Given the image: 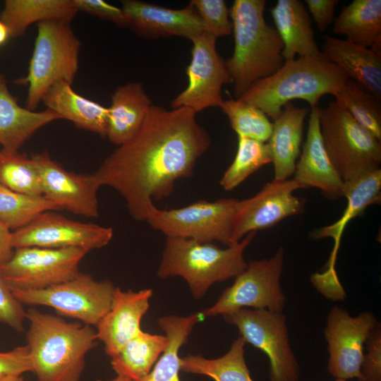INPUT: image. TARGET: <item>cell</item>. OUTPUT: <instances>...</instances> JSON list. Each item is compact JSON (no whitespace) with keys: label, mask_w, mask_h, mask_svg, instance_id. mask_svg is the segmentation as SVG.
<instances>
[{"label":"cell","mask_w":381,"mask_h":381,"mask_svg":"<svg viewBox=\"0 0 381 381\" xmlns=\"http://www.w3.org/2000/svg\"><path fill=\"white\" fill-rule=\"evenodd\" d=\"M196 114L152 104L137 133L92 173L100 187L120 193L135 220L147 221L157 207L153 200L169 197L177 180L190 177L209 149L210 137Z\"/></svg>","instance_id":"1"},{"label":"cell","mask_w":381,"mask_h":381,"mask_svg":"<svg viewBox=\"0 0 381 381\" xmlns=\"http://www.w3.org/2000/svg\"><path fill=\"white\" fill-rule=\"evenodd\" d=\"M27 346L37 381H79L85 356L97 344L92 326L34 308L26 311Z\"/></svg>","instance_id":"2"},{"label":"cell","mask_w":381,"mask_h":381,"mask_svg":"<svg viewBox=\"0 0 381 381\" xmlns=\"http://www.w3.org/2000/svg\"><path fill=\"white\" fill-rule=\"evenodd\" d=\"M265 0H235L229 10L234 49L225 66L236 98L284 62L283 43L275 28L265 20Z\"/></svg>","instance_id":"3"},{"label":"cell","mask_w":381,"mask_h":381,"mask_svg":"<svg viewBox=\"0 0 381 381\" xmlns=\"http://www.w3.org/2000/svg\"><path fill=\"white\" fill-rule=\"evenodd\" d=\"M347 78L322 52L285 61L277 71L254 83L238 99L259 108L274 121L294 99L305 100L310 108L318 107L322 96H334Z\"/></svg>","instance_id":"4"},{"label":"cell","mask_w":381,"mask_h":381,"mask_svg":"<svg viewBox=\"0 0 381 381\" xmlns=\"http://www.w3.org/2000/svg\"><path fill=\"white\" fill-rule=\"evenodd\" d=\"M255 234L250 232L226 248L212 243L167 237L157 274L161 279L182 277L193 296L200 299L214 284L236 277L246 270L243 253Z\"/></svg>","instance_id":"5"},{"label":"cell","mask_w":381,"mask_h":381,"mask_svg":"<svg viewBox=\"0 0 381 381\" xmlns=\"http://www.w3.org/2000/svg\"><path fill=\"white\" fill-rule=\"evenodd\" d=\"M326 152L344 183L380 169L381 143L336 101L318 109Z\"/></svg>","instance_id":"6"},{"label":"cell","mask_w":381,"mask_h":381,"mask_svg":"<svg viewBox=\"0 0 381 381\" xmlns=\"http://www.w3.org/2000/svg\"><path fill=\"white\" fill-rule=\"evenodd\" d=\"M80 42L70 23L47 20L37 23L28 73L18 83L28 85L27 108L35 111L46 92L55 83L72 84L78 69Z\"/></svg>","instance_id":"7"},{"label":"cell","mask_w":381,"mask_h":381,"mask_svg":"<svg viewBox=\"0 0 381 381\" xmlns=\"http://www.w3.org/2000/svg\"><path fill=\"white\" fill-rule=\"evenodd\" d=\"M284 262L283 247H279L270 258L249 262L217 301L200 314L204 318L224 316L241 308L282 313L286 302L280 284Z\"/></svg>","instance_id":"8"},{"label":"cell","mask_w":381,"mask_h":381,"mask_svg":"<svg viewBox=\"0 0 381 381\" xmlns=\"http://www.w3.org/2000/svg\"><path fill=\"white\" fill-rule=\"evenodd\" d=\"M116 286L109 280H97L80 272L65 282L39 290H12L24 306L52 308L58 315L96 326L109 310Z\"/></svg>","instance_id":"9"},{"label":"cell","mask_w":381,"mask_h":381,"mask_svg":"<svg viewBox=\"0 0 381 381\" xmlns=\"http://www.w3.org/2000/svg\"><path fill=\"white\" fill-rule=\"evenodd\" d=\"M238 200L222 198L199 200L181 208L156 207L146 221L166 237L190 239L200 243L219 241L233 245L232 230Z\"/></svg>","instance_id":"10"},{"label":"cell","mask_w":381,"mask_h":381,"mask_svg":"<svg viewBox=\"0 0 381 381\" xmlns=\"http://www.w3.org/2000/svg\"><path fill=\"white\" fill-rule=\"evenodd\" d=\"M246 343L267 355L270 381H300V367L291 349L286 316L267 310L241 308L223 316Z\"/></svg>","instance_id":"11"},{"label":"cell","mask_w":381,"mask_h":381,"mask_svg":"<svg viewBox=\"0 0 381 381\" xmlns=\"http://www.w3.org/2000/svg\"><path fill=\"white\" fill-rule=\"evenodd\" d=\"M87 253L74 248H17L11 258L0 265V274L11 290L43 289L77 276L79 264Z\"/></svg>","instance_id":"12"},{"label":"cell","mask_w":381,"mask_h":381,"mask_svg":"<svg viewBox=\"0 0 381 381\" xmlns=\"http://www.w3.org/2000/svg\"><path fill=\"white\" fill-rule=\"evenodd\" d=\"M54 211H44L23 227L12 231L13 248H74L90 252L106 246L113 237L110 227L74 221Z\"/></svg>","instance_id":"13"},{"label":"cell","mask_w":381,"mask_h":381,"mask_svg":"<svg viewBox=\"0 0 381 381\" xmlns=\"http://www.w3.org/2000/svg\"><path fill=\"white\" fill-rule=\"evenodd\" d=\"M377 322L371 312L352 317L341 307L331 308L324 334L329 353L327 370L332 377L362 381L364 344Z\"/></svg>","instance_id":"14"},{"label":"cell","mask_w":381,"mask_h":381,"mask_svg":"<svg viewBox=\"0 0 381 381\" xmlns=\"http://www.w3.org/2000/svg\"><path fill=\"white\" fill-rule=\"evenodd\" d=\"M191 61L186 68L187 87L171 102L172 109L186 107L198 113L221 107L222 87L231 83L225 61L216 49L217 38L203 32L192 38Z\"/></svg>","instance_id":"15"},{"label":"cell","mask_w":381,"mask_h":381,"mask_svg":"<svg viewBox=\"0 0 381 381\" xmlns=\"http://www.w3.org/2000/svg\"><path fill=\"white\" fill-rule=\"evenodd\" d=\"M302 188L294 179H273L255 195L238 201L232 230L233 244L250 232L269 229L283 219L301 214L306 200L294 192Z\"/></svg>","instance_id":"16"},{"label":"cell","mask_w":381,"mask_h":381,"mask_svg":"<svg viewBox=\"0 0 381 381\" xmlns=\"http://www.w3.org/2000/svg\"><path fill=\"white\" fill-rule=\"evenodd\" d=\"M344 197L347 199V206L340 219L332 224L313 230L310 234V238L315 240L325 238L334 239L333 250L324 271L310 276V282L314 287L326 294H336L343 289L335 269L341 238L352 219L361 216L368 206L380 203L381 169L344 183Z\"/></svg>","instance_id":"17"},{"label":"cell","mask_w":381,"mask_h":381,"mask_svg":"<svg viewBox=\"0 0 381 381\" xmlns=\"http://www.w3.org/2000/svg\"><path fill=\"white\" fill-rule=\"evenodd\" d=\"M40 174L43 195L72 213L87 217L99 215L97 192L100 187L92 174L68 171L44 152L31 156Z\"/></svg>","instance_id":"18"},{"label":"cell","mask_w":381,"mask_h":381,"mask_svg":"<svg viewBox=\"0 0 381 381\" xmlns=\"http://www.w3.org/2000/svg\"><path fill=\"white\" fill-rule=\"evenodd\" d=\"M121 5L128 27L140 37L177 36L190 40L205 32L202 22L190 4L179 9L139 0H123Z\"/></svg>","instance_id":"19"},{"label":"cell","mask_w":381,"mask_h":381,"mask_svg":"<svg viewBox=\"0 0 381 381\" xmlns=\"http://www.w3.org/2000/svg\"><path fill=\"white\" fill-rule=\"evenodd\" d=\"M152 290L123 291L116 287L111 306L96 325L97 340L104 345L105 353L114 356L121 348L142 329V318L150 307Z\"/></svg>","instance_id":"20"},{"label":"cell","mask_w":381,"mask_h":381,"mask_svg":"<svg viewBox=\"0 0 381 381\" xmlns=\"http://www.w3.org/2000/svg\"><path fill=\"white\" fill-rule=\"evenodd\" d=\"M318 106L310 108L306 140L296 164L294 179L302 188H317L327 198L344 197V183L332 163L320 133Z\"/></svg>","instance_id":"21"},{"label":"cell","mask_w":381,"mask_h":381,"mask_svg":"<svg viewBox=\"0 0 381 381\" xmlns=\"http://www.w3.org/2000/svg\"><path fill=\"white\" fill-rule=\"evenodd\" d=\"M310 110L289 102L273 121L272 133L267 143L274 165V180L288 179L294 174L301 150L304 121Z\"/></svg>","instance_id":"22"},{"label":"cell","mask_w":381,"mask_h":381,"mask_svg":"<svg viewBox=\"0 0 381 381\" xmlns=\"http://www.w3.org/2000/svg\"><path fill=\"white\" fill-rule=\"evenodd\" d=\"M270 13L283 43L285 61L299 57H313L322 52L315 39L310 16L298 0H278Z\"/></svg>","instance_id":"23"},{"label":"cell","mask_w":381,"mask_h":381,"mask_svg":"<svg viewBox=\"0 0 381 381\" xmlns=\"http://www.w3.org/2000/svg\"><path fill=\"white\" fill-rule=\"evenodd\" d=\"M322 52L349 78L381 99V54L330 35L324 36Z\"/></svg>","instance_id":"24"},{"label":"cell","mask_w":381,"mask_h":381,"mask_svg":"<svg viewBox=\"0 0 381 381\" xmlns=\"http://www.w3.org/2000/svg\"><path fill=\"white\" fill-rule=\"evenodd\" d=\"M58 119H61L59 114L50 109L35 111L20 107L0 71V145L3 149L18 150L37 130Z\"/></svg>","instance_id":"25"},{"label":"cell","mask_w":381,"mask_h":381,"mask_svg":"<svg viewBox=\"0 0 381 381\" xmlns=\"http://www.w3.org/2000/svg\"><path fill=\"white\" fill-rule=\"evenodd\" d=\"M152 105L140 83L119 86L108 108L106 137L117 146L127 142L139 130Z\"/></svg>","instance_id":"26"},{"label":"cell","mask_w":381,"mask_h":381,"mask_svg":"<svg viewBox=\"0 0 381 381\" xmlns=\"http://www.w3.org/2000/svg\"><path fill=\"white\" fill-rule=\"evenodd\" d=\"M42 102L61 119L73 122L78 128L107 136L108 108L84 97L65 81L54 84L44 94Z\"/></svg>","instance_id":"27"},{"label":"cell","mask_w":381,"mask_h":381,"mask_svg":"<svg viewBox=\"0 0 381 381\" xmlns=\"http://www.w3.org/2000/svg\"><path fill=\"white\" fill-rule=\"evenodd\" d=\"M333 32L381 54V0H353L333 21Z\"/></svg>","instance_id":"28"},{"label":"cell","mask_w":381,"mask_h":381,"mask_svg":"<svg viewBox=\"0 0 381 381\" xmlns=\"http://www.w3.org/2000/svg\"><path fill=\"white\" fill-rule=\"evenodd\" d=\"M78 11L73 0H6L0 20L8 27L11 37H18L34 23H70Z\"/></svg>","instance_id":"29"},{"label":"cell","mask_w":381,"mask_h":381,"mask_svg":"<svg viewBox=\"0 0 381 381\" xmlns=\"http://www.w3.org/2000/svg\"><path fill=\"white\" fill-rule=\"evenodd\" d=\"M203 318L200 312L187 316L160 317L157 322L167 337V346L151 371L136 381H180V349L187 342L194 326Z\"/></svg>","instance_id":"30"},{"label":"cell","mask_w":381,"mask_h":381,"mask_svg":"<svg viewBox=\"0 0 381 381\" xmlns=\"http://www.w3.org/2000/svg\"><path fill=\"white\" fill-rule=\"evenodd\" d=\"M167 344L165 335L142 330L111 358V368L117 375L138 380L151 371Z\"/></svg>","instance_id":"31"},{"label":"cell","mask_w":381,"mask_h":381,"mask_svg":"<svg viewBox=\"0 0 381 381\" xmlns=\"http://www.w3.org/2000/svg\"><path fill=\"white\" fill-rule=\"evenodd\" d=\"M246 341L238 337L234 340L229 351L217 358H206L200 355L181 357V370L208 376L214 381H255L246 363Z\"/></svg>","instance_id":"32"},{"label":"cell","mask_w":381,"mask_h":381,"mask_svg":"<svg viewBox=\"0 0 381 381\" xmlns=\"http://www.w3.org/2000/svg\"><path fill=\"white\" fill-rule=\"evenodd\" d=\"M334 97L358 123L381 140V99L351 78Z\"/></svg>","instance_id":"33"},{"label":"cell","mask_w":381,"mask_h":381,"mask_svg":"<svg viewBox=\"0 0 381 381\" xmlns=\"http://www.w3.org/2000/svg\"><path fill=\"white\" fill-rule=\"evenodd\" d=\"M272 163L267 143L238 137L235 157L224 171L219 184L226 191L232 190L260 168Z\"/></svg>","instance_id":"34"},{"label":"cell","mask_w":381,"mask_h":381,"mask_svg":"<svg viewBox=\"0 0 381 381\" xmlns=\"http://www.w3.org/2000/svg\"><path fill=\"white\" fill-rule=\"evenodd\" d=\"M0 185L23 194L43 195L40 174L31 157L18 150H0Z\"/></svg>","instance_id":"35"},{"label":"cell","mask_w":381,"mask_h":381,"mask_svg":"<svg viewBox=\"0 0 381 381\" xmlns=\"http://www.w3.org/2000/svg\"><path fill=\"white\" fill-rule=\"evenodd\" d=\"M59 210L44 195L23 194L0 185V221L10 230L23 227L44 211Z\"/></svg>","instance_id":"36"},{"label":"cell","mask_w":381,"mask_h":381,"mask_svg":"<svg viewBox=\"0 0 381 381\" xmlns=\"http://www.w3.org/2000/svg\"><path fill=\"white\" fill-rule=\"evenodd\" d=\"M221 108L237 137L267 142L272 133V123L259 108L238 98L224 100Z\"/></svg>","instance_id":"37"},{"label":"cell","mask_w":381,"mask_h":381,"mask_svg":"<svg viewBox=\"0 0 381 381\" xmlns=\"http://www.w3.org/2000/svg\"><path fill=\"white\" fill-rule=\"evenodd\" d=\"M190 4L197 11L205 32L215 38L229 35L232 23L230 11L224 0H192Z\"/></svg>","instance_id":"38"},{"label":"cell","mask_w":381,"mask_h":381,"mask_svg":"<svg viewBox=\"0 0 381 381\" xmlns=\"http://www.w3.org/2000/svg\"><path fill=\"white\" fill-rule=\"evenodd\" d=\"M26 310L16 298L11 289L0 274V324H5L18 332L24 329Z\"/></svg>","instance_id":"39"},{"label":"cell","mask_w":381,"mask_h":381,"mask_svg":"<svg viewBox=\"0 0 381 381\" xmlns=\"http://www.w3.org/2000/svg\"><path fill=\"white\" fill-rule=\"evenodd\" d=\"M365 344L361 365L362 381H381V327L377 322L370 332Z\"/></svg>","instance_id":"40"},{"label":"cell","mask_w":381,"mask_h":381,"mask_svg":"<svg viewBox=\"0 0 381 381\" xmlns=\"http://www.w3.org/2000/svg\"><path fill=\"white\" fill-rule=\"evenodd\" d=\"M78 9L110 21L120 27H128V20L121 8L116 7L103 0H73Z\"/></svg>","instance_id":"41"},{"label":"cell","mask_w":381,"mask_h":381,"mask_svg":"<svg viewBox=\"0 0 381 381\" xmlns=\"http://www.w3.org/2000/svg\"><path fill=\"white\" fill-rule=\"evenodd\" d=\"M32 371L27 345L17 346L8 351H0V376L22 375Z\"/></svg>","instance_id":"42"},{"label":"cell","mask_w":381,"mask_h":381,"mask_svg":"<svg viewBox=\"0 0 381 381\" xmlns=\"http://www.w3.org/2000/svg\"><path fill=\"white\" fill-rule=\"evenodd\" d=\"M308 11L318 30L325 31L334 21L338 0H306Z\"/></svg>","instance_id":"43"},{"label":"cell","mask_w":381,"mask_h":381,"mask_svg":"<svg viewBox=\"0 0 381 381\" xmlns=\"http://www.w3.org/2000/svg\"><path fill=\"white\" fill-rule=\"evenodd\" d=\"M11 233L12 231L0 221V265L7 262L13 253Z\"/></svg>","instance_id":"44"},{"label":"cell","mask_w":381,"mask_h":381,"mask_svg":"<svg viewBox=\"0 0 381 381\" xmlns=\"http://www.w3.org/2000/svg\"><path fill=\"white\" fill-rule=\"evenodd\" d=\"M11 37L8 27L0 20V46L3 45Z\"/></svg>","instance_id":"45"},{"label":"cell","mask_w":381,"mask_h":381,"mask_svg":"<svg viewBox=\"0 0 381 381\" xmlns=\"http://www.w3.org/2000/svg\"><path fill=\"white\" fill-rule=\"evenodd\" d=\"M0 381H25L21 375H8L0 376Z\"/></svg>","instance_id":"46"},{"label":"cell","mask_w":381,"mask_h":381,"mask_svg":"<svg viewBox=\"0 0 381 381\" xmlns=\"http://www.w3.org/2000/svg\"><path fill=\"white\" fill-rule=\"evenodd\" d=\"M96 381H132V380L123 376L116 375V376L114 378L111 379V380H97Z\"/></svg>","instance_id":"47"},{"label":"cell","mask_w":381,"mask_h":381,"mask_svg":"<svg viewBox=\"0 0 381 381\" xmlns=\"http://www.w3.org/2000/svg\"><path fill=\"white\" fill-rule=\"evenodd\" d=\"M334 381H348L347 380L336 379Z\"/></svg>","instance_id":"48"}]
</instances>
